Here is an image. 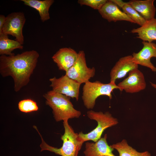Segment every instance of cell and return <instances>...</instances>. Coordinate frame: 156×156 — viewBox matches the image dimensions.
Masks as SVG:
<instances>
[{
  "mask_svg": "<svg viewBox=\"0 0 156 156\" xmlns=\"http://www.w3.org/2000/svg\"><path fill=\"white\" fill-rule=\"evenodd\" d=\"M38 53L32 50L21 54L0 57V73L3 77L11 76L13 79L14 90L18 92L27 85L36 68Z\"/></svg>",
  "mask_w": 156,
  "mask_h": 156,
  "instance_id": "obj_1",
  "label": "cell"
},
{
  "mask_svg": "<svg viewBox=\"0 0 156 156\" xmlns=\"http://www.w3.org/2000/svg\"><path fill=\"white\" fill-rule=\"evenodd\" d=\"M43 96L46 99V104L52 109L56 121L68 120L81 116V112L74 108L70 97L52 90L44 93Z\"/></svg>",
  "mask_w": 156,
  "mask_h": 156,
  "instance_id": "obj_2",
  "label": "cell"
},
{
  "mask_svg": "<svg viewBox=\"0 0 156 156\" xmlns=\"http://www.w3.org/2000/svg\"><path fill=\"white\" fill-rule=\"evenodd\" d=\"M64 129V134L61 136L63 141L61 147L59 148L51 146L44 140L42 135L35 126L34 127L37 130L41 137L42 142L40 145L41 151H48L61 156H76L78 154L83 143L78 137V133L75 132L69 125L68 120L63 122Z\"/></svg>",
  "mask_w": 156,
  "mask_h": 156,
  "instance_id": "obj_3",
  "label": "cell"
},
{
  "mask_svg": "<svg viewBox=\"0 0 156 156\" xmlns=\"http://www.w3.org/2000/svg\"><path fill=\"white\" fill-rule=\"evenodd\" d=\"M115 89H118L122 91L114 82L110 81L108 83H104L98 81L86 82L83 86L82 96L84 106L88 109H93L96 100L101 95L107 96L110 99H112V92Z\"/></svg>",
  "mask_w": 156,
  "mask_h": 156,
  "instance_id": "obj_4",
  "label": "cell"
},
{
  "mask_svg": "<svg viewBox=\"0 0 156 156\" xmlns=\"http://www.w3.org/2000/svg\"><path fill=\"white\" fill-rule=\"evenodd\" d=\"M87 116L90 119L96 120L97 125L94 129L88 133L84 134L81 132L78 133L79 139L83 143L89 140L96 142L101 138L105 129L118 123L117 119L112 116L108 112L103 113L90 110L87 112Z\"/></svg>",
  "mask_w": 156,
  "mask_h": 156,
  "instance_id": "obj_5",
  "label": "cell"
},
{
  "mask_svg": "<svg viewBox=\"0 0 156 156\" xmlns=\"http://www.w3.org/2000/svg\"><path fill=\"white\" fill-rule=\"evenodd\" d=\"M94 67H88L84 51L81 50L78 53V57L73 65L66 72L65 75L80 84L89 81L95 74Z\"/></svg>",
  "mask_w": 156,
  "mask_h": 156,
  "instance_id": "obj_6",
  "label": "cell"
},
{
  "mask_svg": "<svg viewBox=\"0 0 156 156\" xmlns=\"http://www.w3.org/2000/svg\"><path fill=\"white\" fill-rule=\"evenodd\" d=\"M25 21L22 12H14L8 14L6 17L1 34L12 35L15 37L16 41L23 45L24 40L22 31Z\"/></svg>",
  "mask_w": 156,
  "mask_h": 156,
  "instance_id": "obj_7",
  "label": "cell"
},
{
  "mask_svg": "<svg viewBox=\"0 0 156 156\" xmlns=\"http://www.w3.org/2000/svg\"><path fill=\"white\" fill-rule=\"evenodd\" d=\"M50 85L52 90L68 97L79 99V89L81 84L70 78L66 75L59 78H50Z\"/></svg>",
  "mask_w": 156,
  "mask_h": 156,
  "instance_id": "obj_8",
  "label": "cell"
},
{
  "mask_svg": "<svg viewBox=\"0 0 156 156\" xmlns=\"http://www.w3.org/2000/svg\"><path fill=\"white\" fill-rule=\"evenodd\" d=\"M117 85L122 91L131 94L144 90L146 87L144 75L138 68L130 71L128 77Z\"/></svg>",
  "mask_w": 156,
  "mask_h": 156,
  "instance_id": "obj_9",
  "label": "cell"
},
{
  "mask_svg": "<svg viewBox=\"0 0 156 156\" xmlns=\"http://www.w3.org/2000/svg\"><path fill=\"white\" fill-rule=\"evenodd\" d=\"M143 47L137 53L132 54V61L135 64L146 67L153 72H156V67L151 63L152 57L156 58V44L153 42L143 41Z\"/></svg>",
  "mask_w": 156,
  "mask_h": 156,
  "instance_id": "obj_10",
  "label": "cell"
},
{
  "mask_svg": "<svg viewBox=\"0 0 156 156\" xmlns=\"http://www.w3.org/2000/svg\"><path fill=\"white\" fill-rule=\"evenodd\" d=\"M78 53L70 47L60 49L52 57L58 69L66 72L77 60Z\"/></svg>",
  "mask_w": 156,
  "mask_h": 156,
  "instance_id": "obj_11",
  "label": "cell"
},
{
  "mask_svg": "<svg viewBox=\"0 0 156 156\" xmlns=\"http://www.w3.org/2000/svg\"><path fill=\"white\" fill-rule=\"evenodd\" d=\"M132 55L121 57L112 69L110 73V81L115 82L117 79L126 76L131 71L138 68V65L132 61Z\"/></svg>",
  "mask_w": 156,
  "mask_h": 156,
  "instance_id": "obj_12",
  "label": "cell"
},
{
  "mask_svg": "<svg viewBox=\"0 0 156 156\" xmlns=\"http://www.w3.org/2000/svg\"><path fill=\"white\" fill-rule=\"evenodd\" d=\"M107 138L105 134L95 142H86L83 152L85 156H116L113 153L114 149L108 144Z\"/></svg>",
  "mask_w": 156,
  "mask_h": 156,
  "instance_id": "obj_13",
  "label": "cell"
},
{
  "mask_svg": "<svg viewBox=\"0 0 156 156\" xmlns=\"http://www.w3.org/2000/svg\"><path fill=\"white\" fill-rule=\"evenodd\" d=\"M98 11L102 17L109 22L124 21L135 23L112 0H107Z\"/></svg>",
  "mask_w": 156,
  "mask_h": 156,
  "instance_id": "obj_14",
  "label": "cell"
},
{
  "mask_svg": "<svg viewBox=\"0 0 156 156\" xmlns=\"http://www.w3.org/2000/svg\"><path fill=\"white\" fill-rule=\"evenodd\" d=\"M154 1V0H133L128 3L145 20L148 21L155 18L156 8Z\"/></svg>",
  "mask_w": 156,
  "mask_h": 156,
  "instance_id": "obj_15",
  "label": "cell"
},
{
  "mask_svg": "<svg viewBox=\"0 0 156 156\" xmlns=\"http://www.w3.org/2000/svg\"><path fill=\"white\" fill-rule=\"evenodd\" d=\"M132 33H137L138 38L143 41L152 42L156 40V18L146 21V23L140 27L133 29Z\"/></svg>",
  "mask_w": 156,
  "mask_h": 156,
  "instance_id": "obj_16",
  "label": "cell"
},
{
  "mask_svg": "<svg viewBox=\"0 0 156 156\" xmlns=\"http://www.w3.org/2000/svg\"><path fill=\"white\" fill-rule=\"evenodd\" d=\"M25 5L32 8L38 12L42 22L50 18L49 13V8L54 3L53 0H21Z\"/></svg>",
  "mask_w": 156,
  "mask_h": 156,
  "instance_id": "obj_17",
  "label": "cell"
},
{
  "mask_svg": "<svg viewBox=\"0 0 156 156\" xmlns=\"http://www.w3.org/2000/svg\"><path fill=\"white\" fill-rule=\"evenodd\" d=\"M111 146L118 151L119 154L118 156H151L148 151L142 152L137 151L129 145L125 139Z\"/></svg>",
  "mask_w": 156,
  "mask_h": 156,
  "instance_id": "obj_18",
  "label": "cell"
},
{
  "mask_svg": "<svg viewBox=\"0 0 156 156\" xmlns=\"http://www.w3.org/2000/svg\"><path fill=\"white\" fill-rule=\"evenodd\" d=\"M23 46L18 41L9 39L8 35H0V54L10 55L14 54L12 52L16 49H23Z\"/></svg>",
  "mask_w": 156,
  "mask_h": 156,
  "instance_id": "obj_19",
  "label": "cell"
},
{
  "mask_svg": "<svg viewBox=\"0 0 156 156\" xmlns=\"http://www.w3.org/2000/svg\"><path fill=\"white\" fill-rule=\"evenodd\" d=\"M112 1L118 7L122 8V12L132 19L135 23H137L141 26L146 23V21L128 2H125L119 0Z\"/></svg>",
  "mask_w": 156,
  "mask_h": 156,
  "instance_id": "obj_20",
  "label": "cell"
},
{
  "mask_svg": "<svg viewBox=\"0 0 156 156\" xmlns=\"http://www.w3.org/2000/svg\"><path fill=\"white\" fill-rule=\"evenodd\" d=\"M18 106L19 110L25 113L37 111L38 109L36 103L31 99H25L19 102Z\"/></svg>",
  "mask_w": 156,
  "mask_h": 156,
  "instance_id": "obj_21",
  "label": "cell"
},
{
  "mask_svg": "<svg viewBox=\"0 0 156 156\" xmlns=\"http://www.w3.org/2000/svg\"><path fill=\"white\" fill-rule=\"evenodd\" d=\"M107 1V0H79L78 3L81 5H86L98 10Z\"/></svg>",
  "mask_w": 156,
  "mask_h": 156,
  "instance_id": "obj_22",
  "label": "cell"
},
{
  "mask_svg": "<svg viewBox=\"0 0 156 156\" xmlns=\"http://www.w3.org/2000/svg\"><path fill=\"white\" fill-rule=\"evenodd\" d=\"M6 17L3 15H0V35L2 33V30L3 27L4 23Z\"/></svg>",
  "mask_w": 156,
  "mask_h": 156,
  "instance_id": "obj_23",
  "label": "cell"
},
{
  "mask_svg": "<svg viewBox=\"0 0 156 156\" xmlns=\"http://www.w3.org/2000/svg\"><path fill=\"white\" fill-rule=\"evenodd\" d=\"M150 83H151V86L156 90V84L151 82H150Z\"/></svg>",
  "mask_w": 156,
  "mask_h": 156,
  "instance_id": "obj_24",
  "label": "cell"
},
{
  "mask_svg": "<svg viewBox=\"0 0 156 156\" xmlns=\"http://www.w3.org/2000/svg\"><path fill=\"white\" fill-rule=\"evenodd\" d=\"M78 156V154L76 156Z\"/></svg>",
  "mask_w": 156,
  "mask_h": 156,
  "instance_id": "obj_25",
  "label": "cell"
}]
</instances>
